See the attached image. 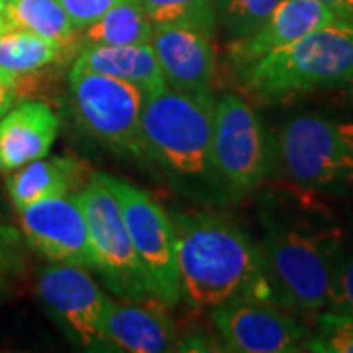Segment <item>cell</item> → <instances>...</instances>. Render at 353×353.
Returning a JSON list of instances; mask_svg holds the SVG:
<instances>
[{"label": "cell", "mask_w": 353, "mask_h": 353, "mask_svg": "<svg viewBox=\"0 0 353 353\" xmlns=\"http://www.w3.org/2000/svg\"><path fill=\"white\" fill-rule=\"evenodd\" d=\"M257 212L273 303L287 312H322L343 238L338 214L320 192L290 183L261 192Z\"/></svg>", "instance_id": "1"}, {"label": "cell", "mask_w": 353, "mask_h": 353, "mask_svg": "<svg viewBox=\"0 0 353 353\" xmlns=\"http://www.w3.org/2000/svg\"><path fill=\"white\" fill-rule=\"evenodd\" d=\"M181 299L214 310L234 301H269L271 287L257 241L232 218L192 212L173 218Z\"/></svg>", "instance_id": "2"}, {"label": "cell", "mask_w": 353, "mask_h": 353, "mask_svg": "<svg viewBox=\"0 0 353 353\" xmlns=\"http://www.w3.org/2000/svg\"><path fill=\"white\" fill-rule=\"evenodd\" d=\"M214 97L173 88L148 97L139 122L141 157L157 165L175 190L202 201L230 196L212 159Z\"/></svg>", "instance_id": "3"}, {"label": "cell", "mask_w": 353, "mask_h": 353, "mask_svg": "<svg viewBox=\"0 0 353 353\" xmlns=\"http://www.w3.org/2000/svg\"><path fill=\"white\" fill-rule=\"evenodd\" d=\"M238 83L261 104L338 92L353 97V26L316 30L236 71Z\"/></svg>", "instance_id": "4"}, {"label": "cell", "mask_w": 353, "mask_h": 353, "mask_svg": "<svg viewBox=\"0 0 353 353\" xmlns=\"http://www.w3.org/2000/svg\"><path fill=\"white\" fill-rule=\"evenodd\" d=\"M275 171L287 183L320 194L353 190V122L296 114L273 138Z\"/></svg>", "instance_id": "5"}, {"label": "cell", "mask_w": 353, "mask_h": 353, "mask_svg": "<svg viewBox=\"0 0 353 353\" xmlns=\"http://www.w3.org/2000/svg\"><path fill=\"white\" fill-rule=\"evenodd\" d=\"M212 159L230 196L257 190L275 171L273 138L243 97L224 94L214 102Z\"/></svg>", "instance_id": "6"}, {"label": "cell", "mask_w": 353, "mask_h": 353, "mask_svg": "<svg viewBox=\"0 0 353 353\" xmlns=\"http://www.w3.org/2000/svg\"><path fill=\"white\" fill-rule=\"evenodd\" d=\"M75 199L87 222L94 271L101 273L108 289L128 301L155 299L128 236L120 202L101 173L88 176Z\"/></svg>", "instance_id": "7"}, {"label": "cell", "mask_w": 353, "mask_h": 353, "mask_svg": "<svg viewBox=\"0 0 353 353\" xmlns=\"http://www.w3.org/2000/svg\"><path fill=\"white\" fill-rule=\"evenodd\" d=\"M120 202L128 236L143 269L150 292L167 306L181 301L173 218L150 192L124 179L101 173Z\"/></svg>", "instance_id": "8"}, {"label": "cell", "mask_w": 353, "mask_h": 353, "mask_svg": "<svg viewBox=\"0 0 353 353\" xmlns=\"http://www.w3.org/2000/svg\"><path fill=\"white\" fill-rule=\"evenodd\" d=\"M79 124L110 152L141 157L139 122L145 94L132 83L87 71H69Z\"/></svg>", "instance_id": "9"}, {"label": "cell", "mask_w": 353, "mask_h": 353, "mask_svg": "<svg viewBox=\"0 0 353 353\" xmlns=\"http://www.w3.org/2000/svg\"><path fill=\"white\" fill-rule=\"evenodd\" d=\"M212 322L228 352H306L310 336L294 316L269 301H234L216 306Z\"/></svg>", "instance_id": "10"}, {"label": "cell", "mask_w": 353, "mask_h": 353, "mask_svg": "<svg viewBox=\"0 0 353 353\" xmlns=\"http://www.w3.org/2000/svg\"><path fill=\"white\" fill-rule=\"evenodd\" d=\"M38 292L48 312L73 340L87 350H102V316L110 299L88 269L51 263L39 275Z\"/></svg>", "instance_id": "11"}, {"label": "cell", "mask_w": 353, "mask_h": 353, "mask_svg": "<svg viewBox=\"0 0 353 353\" xmlns=\"http://www.w3.org/2000/svg\"><path fill=\"white\" fill-rule=\"evenodd\" d=\"M26 243L51 263L85 267L94 271L87 222L75 194L51 196L18 210Z\"/></svg>", "instance_id": "12"}, {"label": "cell", "mask_w": 353, "mask_h": 353, "mask_svg": "<svg viewBox=\"0 0 353 353\" xmlns=\"http://www.w3.org/2000/svg\"><path fill=\"white\" fill-rule=\"evenodd\" d=\"M150 43L167 88L189 94L210 92L218 69L212 36L187 26H153Z\"/></svg>", "instance_id": "13"}, {"label": "cell", "mask_w": 353, "mask_h": 353, "mask_svg": "<svg viewBox=\"0 0 353 353\" xmlns=\"http://www.w3.org/2000/svg\"><path fill=\"white\" fill-rule=\"evenodd\" d=\"M336 24L343 22L318 0H281L252 36L228 43V61L234 71H238L271 51Z\"/></svg>", "instance_id": "14"}, {"label": "cell", "mask_w": 353, "mask_h": 353, "mask_svg": "<svg viewBox=\"0 0 353 353\" xmlns=\"http://www.w3.org/2000/svg\"><path fill=\"white\" fill-rule=\"evenodd\" d=\"M157 299L134 303L108 301L102 316V350L126 353H163L176 350L173 320Z\"/></svg>", "instance_id": "15"}, {"label": "cell", "mask_w": 353, "mask_h": 353, "mask_svg": "<svg viewBox=\"0 0 353 353\" xmlns=\"http://www.w3.org/2000/svg\"><path fill=\"white\" fill-rule=\"evenodd\" d=\"M59 116L50 104L24 101L0 118V173H12L46 157L59 134Z\"/></svg>", "instance_id": "16"}, {"label": "cell", "mask_w": 353, "mask_h": 353, "mask_svg": "<svg viewBox=\"0 0 353 353\" xmlns=\"http://www.w3.org/2000/svg\"><path fill=\"white\" fill-rule=\"evenodd\" d=\"M71 71H87L132 83L153 97L167 88L152 43L136 46H90L77 51Z\"/></svg>", "instance_id": "17"}, {"label": "cell", "mask_w": 353, "mask_h": 353, "mask_svg": "<svg viewBox=\"0 0 353 353\" xmlns=\"http://www.w3.org/2000/svg\"><path fill=\"white\" fill-rule=\"evenodd\" d=\"M87 163L63 155V157H39L24 167L12 171L6 179V192L16 210H22L34 202L75 194L85 187Z\"/></svg>", "instance_id": "18"}, {"label": "cell", "mask_w": 353, "mask_h": 353, "mask_svg": "<svg viewBox=\"0 0 353 353\" xmlns=\"http://www.w3.org/2000/svg\"><path fill=\"white\" fill-rule=\"evenodd\" d=\"M2 16L12 28L32 32L63 46L71 59L79 51V30L59 0H6Z\"/></svg>", "instance_id": "19"}, {"label": "cell", "mask_w": 353, "mask_h": 353, "mask_svg": "<svg viewBox=\"0 0 353 353\" xmlns=\"http://www.w3.org/2000/svg\"><path fill=\"white\" fill-rule=\"evenodd\" d=\"M153 24L139 0H122L79 32V50L90 46L150 43Z\"/></svg>", "instance_id": "20"}, {"label": "cell", "mask_w": 353, "mask_h": 353, "mask_svg": "<svg viewBox=\"0 0 353 353\" xmlns=\"http://www.w3.org/2000/svg\"><path fill=\"white\" fill-rule=\"evenodd\" d=\"M65 59H71L69 51L51 39L12 26H6L0 32V71L16 81Z\"/></svg>", "instance_id": "21"}, {"label": "cell", "mask_w": 353, "mask_h": 353, "mask_svg": "<svg viewBox=\"0 0 353 353\" xmlns=\"http://www.w3.org/2000/svg\"><path fill=\"white\" fill-rule=\"evenodd\" d=\"M153 26H187L214 38L218 32L212 0H139Z\"/></svg>", "instance_id": "22"}, {"label": "cell", "mask_w": 353, "mask_h": 353, "mask_svg": "<svg viewBox=\"0 0 353 353\" xmlns=\"http://www.w3.org/2000/svg\"><path fill=\"white\" fill-rule=\"evenodd\" d=\"M281 0H212L216 26L230 41L252 36Z\"/></svg>", "instance_id": "23"}, {"label": "cell", "mask_w": 353, "mask_h": 353, "mask_svg": "<svg viewBox=\"0 0 353 353\" xmlns=\"http://www.w3.org/2000/svg\"><path fill=\"white\" fill-rule=\"evenodd\" d=\"M324 310L336 314H353V218L350 226H343V238Z\"/></svg>", "instance_id": "24"}, {"label": "cell", "mask_w": 353, "mask_h": 353, "mask_svg": "<svg viewBox=\"0 0 353 353\" xmlns=\"http://www.w3.org/2000/svg\"><path fill=\"white\" fill-rule=\"evenodd\" d=\"M314 334L306 340V352L353 353V314L322 310Z\"/></svg>", "instance_id": "25"}, {"label": "cell", "mask_w": 353, "mask_h": 353, "mask_svg": "<svg viewBox=\"0 0 353 353\" xmlns=\"http://www.w3.org/2000/svg\"><path fill=\"white\" fill-rule=\"evenodd\" d=\"M59 2L65 8L67 16L71 18L73 26L81 32L83 28L99 20L102 14L110 10L122 0H59Z\"/></svg>", "instance_id": "26"}, {"label": "cell", "mask_w": 353, "mask_h": 353, "mask_svg": "<svg viewBox=\"0 0 353 353\" xmlns=\"http://www.w3.org/2000/svg\"><path fill=\"white\" fill-rule=\"evenodd\" d=\"M20 263V234L12 228L0 226V289L18 273Z\"/></svg>", "instance_id": "27"}, {"label": "cell", "mask_w": 353, "mask_h": 353, "mask_svg": "<svg viewBox=\"0 0 353 353\" xmlns=\"http://www.w3.org/2000/svg\"><path fill=\"white\" fill-rule=\"evenodd\" d=\"M16 99H18L16 79L0 71V118L16 104Z\"/></svg>", "instance_id": "28"}, {"label": "cell", "mask_w": 353, "mask_h": 353, "mask_svg": "<svg viewBox=\"0 0 353 353\" xmlns=\"http://www.w3.org/2000/svg\"><path fill=\"white\" fill-rule=\"evenodd\" d=\"M343 24L353 26V0H318Z\"/></svg>", "instance_id": "29"}, {"label": "cell", "mask_w": 353, "mask_h": 353, "mask_svg": "<svg viewBox=\"0 0 353 353\" xmlns=\"http://www.w3.org/2000/svg\"><path fill=\"white\" fill-rule=\"evenodd\" d=\"M6 20H4V16H2V14H0V32H2V30H4V28H6Z\"/></svg>", "instance_id": "30"}, {"label": "cell", "mask_w": 353, "mask_h": 353, "mask_svg": "<svg viewBox=\"0 0 353 353\" xmlns=\"http://www.w3.org/2000/svg\"><path fill=\"white\" fill-rule=\"evenodd\" d=\"M4 6H6V0H0V14L4 10Z\"/></svg>", "instance_id": "31"}]
</instances>
